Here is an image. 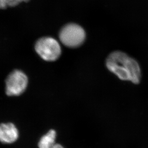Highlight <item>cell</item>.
<instances>
[{"label":"cell","instance_id":"7a4b0ae2","mask_svg":"<svg viewBox=\"0 0 148 148\" xmlns=\"http://www.w3.org/2000/svg\"><path fill=\"white\" fill-rule=\"evenodd\" d=\"M59 38L65 46L69 48H77L81 46L85 40V31L77 24H68L60 30Z\"/></svg>","mask_w":148,"mask_h":148},{"label":"cell","instance_id":"6da1fadb","mask_svg":"<svg viewBox=\"0 0 148 148\" xmlns=\"http://www.w3.org/2000/svg\"><path fill=\"white\" fill-rule=\"evenodd\" d=\"M106 64L108 70L120 80L134 84L140 83L141 77L140 65L137 60L124 52L117 50L111 53Z\"/></svg>","mask_w":148,"mask_h":148},{"label":"cell","instance_id":"277c9868","mask_svg":"<svg viewBox=\"0 0 148 148\" xmlns=\"http://www.w3.org/2000/svg\"><path fill=\"white\" fill-rule=\"evenodd\" d=\"M27 84V75L20 70H14L6 79V94L8 96L20 95L25 92Z\"/></svg>","mask_w":148,"mask_h":148},{"label":"cell","instance_id":"8992f818","mask_svg":"<svg viewBox=\"0 0 148 148\" xmlns=\"http://www.w3.org/2000/svg\"><path fill=\"white\" fill-rule=\"evenodd\" d=\"M56 132L54 130H49L42 136L38 143L39 148H64L60 144L55 143Z\"/></svg>","mask_w":148,"mask_h":148},{"label":"cell","instance_id":"52a82bcc","mask_svg":"<svg viewBox=\"0 0 148 148\" xmlns=\"http://www.w3.org/2000/svg\"><path fill=\"white\" fill-rule=\"evenodd\" d=\"M29 1V0H0V7L4 9L8 6L14 7L16 6L22 1L27 2Z\"/></svg>","mask_w":148,"mask_h":148},{"label":"cell","instance_id":"3957f363","mask_svg":"<svg viewBox=\"0 0 148 148\" xmlns=\"http://www.w3.org/2000/svg\"><path fill=\"white\" fill-rule=\"evenodd\" d=\"M35 50L42 59L48 62L57 60L61 54L59 42L51 37H43L35 44Z\"/></svg>","mask_w":148,"mask_h":148},{"label":"cell","instance_id":"5b68a950","mask_svg":"<svg viewBox=\"0 0 148 148\" xmlns=\"http://www.w3.org/2000/svg\"><path fill=\"white\" fill-rule=\"evenodd\" d=\"M19 132L12 123H2L0 126V140L4 144H11L18 139Z\"/></svg>","mask_w":148,"mask_h":148}]
</instances>
